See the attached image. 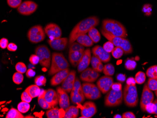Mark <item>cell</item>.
I'll list each match as a JSON object with an SVG mask.
<instances>
[{"label": "cell", "mask_w": 157, "mask_h": 118, "mask_svg": "<svg viewBox=\"0 0 157 118\" xmlns=\"http://www.w3.org/2000/svg\"><path fill=\"white\" fill-rule=\"evenodd\" d=\"M99 20L96 16H92L83 19L74 27L71 32L69 40V45L75 42L79 36L86 34L92 27L98 25Z\"/></svg>", "instance_id": "1"}, {"label": "cell", "mask_w": 157, "mask_h": 118, "mask_svg": "<svg viewBox=\"0 0 157 118\" xmlns=\"http://www.w3.org/2000/svg\"><path fill=\"white\" fill-rule=\"evenodd\" d=\"M102 29L115 36L126 38L128 33L125 26L116 20L106 19L102 22Z\"/></svg>", "instance_id": "2"}, {"label": "cell", "mask_w": 157, "mask_h": 118, "mask_svg": "<svg viewBox=\"0 0 157 118\" xmlns=\"http://www.w3.org/2000/svg\"><path fill=\"white\" fill-rule=\"evenodd\" d=\"M69 64L63 54L54 52L52 55L51 67L48 71L49 76L53 75L56 73L68 68Z\"/></svg>", "instance_id": "3"}, {"label": "cell", "mask_w": 157, "mask_h": 118, "mask_svg": "<svg viewBox=\"0 0 157 118\" xmlns=\"http://www.w3.org/2000/svg\"><path fill=\"white\" fill-rule=\"evenodd\" d=\"M101 33L103 36L109 41L113 44L115 47H119L123 49L125 54L132 53L133 52V48L130 41L124 38L121 37L115 36L112 34L106 32L104 30L101 29Z\"/></svg>", "instance_id": "4"}, {"label": "cell", "mask_w": 157, "mask_h": 118, "mask_svg": "<svg viewBox=\"0 0 157 118\" xmlns=\"http://www.w3.org/2000/svg\"><path fill=\"white\" fill-rule=\"evenodd\" d=\"M123 100L127 106L135 107L138 103V93L136 85L126 84L123 91Z\"/></svg>", "instance_id": "5"}, {"label": "cell", "mask_w": 157, "mask_h": 118, "mask_svg": "<svg viewBox=\"0 0 157 118\" xmlns=\"http://www.w3.org/2000/svg\"><path fill=\"white\" fill-rule=\"evenodd\" d=\"M123 100V95L122 90L116 91L111 89L106 95L105 105L107 107H115L121 105Z\"/></svg>", "instance_id": "6"}, {"label": "cell", "mask_w": 157, "mask_h": 118, "mask_svg": "<svg viewBox=\"0 0 157 118\" xmlns=\"http://www.w3.org/2000/svg\"><path fill=\"white\" fill-rule=\"evenodd\" d=\"M35 54L40 59V64L43 67L49 68L51 66V53L48 48L46 45H41L36 47L35 50Z\"/></svg>", "instance_id": "7"}, {"label": "cell", "mask_w": 157, "mask_h": 118, "mask_svg": "<svg viewBox=\"0 0 157 118\" xmlns=\"http://www.w3.org/2000/svg\"><path fill=\"white\" fill-rule=\"evenodd\" d=\"M45 32L42 26L34 25L29 30L27 37L30 42L33 44H37L43 41L45 38Z\"/></svg>", "instance_id": "8"}, {"label": "cell", "mask_w": 157, "mask_h": 118, "mask_svg": "<svg viewBox=\"0 0 157 118\" xmlns=\"http://www.w3.org/2000/svg\"><path fill=\"white\" fill-rule=\"evenodd\" d=\"M85 98L81 82L76 78L71 93V100L73 104H80L84 101Z\"/></svg>", "instance_id": "9"}, {"label": "cell", "mask_w": 157, "mask_h": 118, "mask_svg": "<svg viewBox=\"0 0 157 118\" xmlns=\"http://www.w3.org/2000/svg\"><path fill=\"white\" fill-rule=\"evenodd\" d=\"M83 91L86 98L97 100L101 97V92L98 86L90 82H86L82 85Z\"/></svg>", "instance_id": "10"}, {"label": "cell", "mask_w": 157, "mask_h": 118, "mask_svg": "<svg viewBox=\"0 0 157 118\" xmlns=\"http://www.w3.org/2000/svg\"><path fill=\"white\" fill-rule=\"evenodd\" d=\"M154 99V96L152 90L148 88L147 84H144L140 101V107L142 111L145 112L146 105L153 102Z\"/></svg>", "instance_id": "11"}, {"label": "cell", "mask_w": 157, "mask_h": 118, "mask_svg": "<svg viewBox=\"0 0 157 118\" xmlns=\"http://www.w3.org/2000/svg\"><path fill=\"white\" fill-rule=\"evenodd\" d=\"M38 8V4L32 1H26L21 3L17 8V11L21 15L29 16L35 12Z\"/></svg>", "instance_id": "12"}, {"label": "cell", "mask_w": 157, "mask_h": 118, "mask_svg": "<svg viewBox=\"0 0 157 118\" xmlns=\"http://www.w3.org/2000/svg\"><path fill=\"white\" fill-rule=\"evenodd\" d=\"M45 32L50 40L60 38L62 36L60 27L56 24H48L44 28Z\"/></svg>", "instance_id": "13"}, {"label": "cell", "mask_w": 157, "mask_h": 118, "mask_svg": "<svg viewBox=\"0 0 157 118\" xmlns=\"http://www.w3.org/2000/svg\"><path fill=\"white\" fill-rule=\"evenodd\" d=\"M113 83V80L110 76H104L101 77L97 82V86L103 94L110 91Z\"/></svg>", "instance_id": "14"}, {"label": "cell", "mask_w": 157, "mask_h": 118, "mask_svg": "<svg viewBox=\"0 0 157 118\" xmlns=\"http://www.w3.org/2000/svg\"><path fill=\"white\" fill-rule=\"evenodd\" d=\"M99 76L98 72L91 68H87L82 72L80 78L83 82L91 83L95 82Z\"/></svg>", "instance_id": "15"}, {"label": "cell", "mask_w": 157, "mask_h": 118, "mask_svg": "<svg viewBox=\"0 0 157 118\" xmlns=\"http://www.w3.org/2000/svg\"><path fill=\"white\" fill-rule=\"evenodd\" d=\"M97 112V107L95 103L88 101L84 103L81 110L82 116L84 118H90Z\"/></svg>", "instance_id": "16"}, {"label": "cell", "mask_w": 157, "mask_h": 118, "mask_svg": "<svg viewBox=\"0 0 157 118\" xmlns=\"http://www.w3.org/2000/svg\"><path fill=\"white\" fill-rule=\"evenodd\" d=\"M93 55L104 63H107L111 59L110 53L107 52L104 48L99 45L96 46L92 48Z\"/></svg>", "instance_id": "17"}, {"label": "cell", "mask_w": 157, "mask_h": 118, "mask_svg": "<svg viewBox=\"0 0 157 118\" xmlns=\"http://www.w3.org/2000/svg\"><path fill=\"white\" fill-rule=\"evenodd\" d=\"M48 44L52 49L56 51H63L65 50L69 43L67 38H60L54 40H48Z\"/></svg>", "instance_id": "18"}, {"label": "cell", "mask_w": 157, "mask_h": 118, "mask_svg": "<svg viewBox=\"0 0 157 118\" xmlns=\"http://www.w3.org/2000/svg\"><path fill=\"white\" fill-rule=\"evenodd\" d=\"M56 92L59 97V103L61 108L66 109L70 106L69 97L65 90L62 87L56 88Z\"/></svg>", "instance_id": "19"}, {"label": "cell", "mask_w": 157, "mask_h": 118, "mask_svg": "<svg viewBox=\"0 0 157 118\" xmlns=\"http://www.w3.org/2000/svg\"><path fill=\"white\" fill-rule=\"evenodd\" d=\"M76 79V72L72 70L70 72L67 77L62 83V88L67 93H70L75 84Z\"/></svg>", "instance_id": "20"}, {"label": "cell", "mask_w": 157, "mask_h": 118, "mask_svg": "<svg viewBox=\"0 0 157 118\" xmlns=\"http://www.w3.org/2000/svg\"><path fill=\"white\" fill-rule=\"evenodd\" d=\"M91 59V51L89 48L85 50L82 58L78 66V73H82L87 69L90 65Z\"/></svg>", "instance_id": "21"}, {"label": "cell", "mask_w": 157, "mask_h": 118, "mask_svg": "<svg viewBox=\"0 0 157 118\" xmlns=\"http://www.w3.org/2000/svg\"><path fill=\"white\" fill-rule=\"evenodd\" d=\"M70 72V71L69 69L68 68L62 70V71L56 73L51 79V85L53 86L59 85L67 77Z\"/></svg>", "instance_id": "22"}, {"label": "cell", "mask_w": 157, "mask_h": 118, "mask_svg": "<svg viewBox=\"0 0 157 118\" xmlns=\"http://www.w3.org/2000/svg\"><path fill=\"white\" fill-rule=\"evenodd\" d=\"M44 97L47 102L52 107H53L58 105L59 103V97L58 93L55 90L52 89L46 90Z\"/></svg>", "instance_id": "23"}, {"label": "cell", "mask_w": 157, "mask_h": 118, "mask_svg": "<svg viewBox=\"0 0 157 118\" xmlns=\"http://www.w3.org/2000/svg\"><path fill=\"white\" fill-rule=\"evenodd\" d=\"M85 50L78 51L69 52V60L72 66L76 67L80 63Z\"/></svg>", "instance_id": "24"}, {"label": "cell", "mask_w": 157, "mask_h": 118, "mask_svg": "<svg viewBox=\"0 0 157 118\" xmlns=\"http://www.w3.org/2000/svg\"><path fill=\"white\" fill-rule=\"evenodd\" d=\"M78 43L81 44L84 47H91L94 44V42L92 40L88 35L86 34H82L79 36L76 40Z\"/></svg>", "instance_id": "25"}, {"label": "cell", "mask_w": 157, "mask_h": 118, "mask_svg": "<svg viewBox=\"0 0 157 118\" xmlns=\"http://www.w3.org/2000/svg\"><path fill=\"white\" fill-rule=\"evenodd\" d=\"M46 90L41 89L40 95L38 98V102L40 106L44 109H49L52 108L45 99L44 95L45 93Z\"/></svg>", "instance_id": "26"}, {"label": "cell", "mask_w": 157, "mask_h": 118, "mask_svg": "<svg viewBox=\"0 0 157 118\" xmlns=\"http://www.w3.org/2000/svg\"><path fill=\"white\" fill-rule=\"evenodd\" d=\"M79 111L77 107L69 106L65 110V118H76L78 117Z\"/></svg>", "instance_id": "27"}, {"label": "cell", "mask_w": 157, "mask_h": 118, "mask_svg": "<svg viewBox=\"0 0 157 118\" xmlns=\"http://www.w3.org/2000/svg\"><path fill=\"white\" fill-rule=\"evenodd\" d=\"M40 88L39 86L36 85H32L28 86L25 89L28 94L32 97L33 98H35L36 97H38L39 95L40 94Z\"/></svg>", "instance_id": "28"}, {"label": "cell", "mask_w": 157, "mask_h": 118, "mask_svg": "<svg viewBox=\"0 0 157 118\" xmlns=\"http://www.w3.org/2000/svg\"><path fill=\"white\" fill-rule=\"evenodd\" d=\"M88 36L91 39L94 43H98L101 40V35L98 31L95 28L92 27L88 32Z\"/></svg>", "instance_id": "29"}, {"label": "cell", "mask_w": 157, "mask_h": 118, "mask_svg": "<svg viewBox=\"0 0 157 118\" xmlns=\"http://www.w3.org/2000/svg\"><path fill=\"white\" fill-rule=\"evenodd\" d=\"M18 111L15 108H12L10 110L7 115L6 118H24V116Z\"/></svg>", "instance_id": "30"}, {"label": "cell", "mask_w": 157, "mask_h": 118, "mask_svg": "<svg viewBox=\"0 0 157 118\" xmlns=\"http://www.w3.org/2000/svg\"><path fill=\"white\" fill-rule=\"evenodd\" d=\"M47 117L48 118H60L59 109L57 107L51 108L46 112Z\"/></svg>", "instance_id": "31"}, {"label": "cell", "mask_w": 157, "mask_h": 118, "mask_svg": "<svg viewBox=\"0 0 157 118\" xmlns=\"http://www.w3.org/2000/svg\"><path fill=\"white\" fill-rule=\"evenodd\" d=\"M30 108V105L29 103L24 102V101L20 102L17 105V110L22 113L27 112L29 110Z\"/></svg>", "instance_id": "32"}, {"label": "cell", "mask_w": 157, "mask_h": 118, "mask_svg": "<svg viewBox=\"0 0 157 118\" xmlns=\"http://www.w3.org/2000/svg\"><path fill=\"white\" fill-rule=\"evenodd\" d=\"M146 74L149 78L157 79V65L149 67L146 71Z\"/></svg>", "instance_id": "33"}, {"label": "cell", "mask_w": 157, "mask_h": 118, "mask_svg": "<svg viewBox=\"0 0 157 118\" xmlns=\"http://www.w3.org/2000/svg\"><path fill=\"white\" fill-rule=\"evenodd\" d=\"M103 72L105 75L111 76H113L114 74L115 68L112 64H107L104 67Z\"/></svg>", "instance_id": "34"}, {"label": "cell", "mask_w": 157, "mask_h": 118, "mask_svg": "<svg viewBox=\"0 0 157 118\" xmlns=\"http://www.w3.org/2000/svg\"><path fill=\"white\" fill-rule=\"evenodd\" d=\"M135 79L137 84H143L146 80V74L144 72L139 71L136 74Z\"/></svg>", "instance_id": "35"}, {"label": "cell", "mask_w": 157, "mask_h": 118, "mask_svg": "<svg viewBox=\"0 0 157 118\" xmlns=\"http://www.w3.org/2000/svg\"><path fill=\"white\" fill-rule=\"evenodd\" d=\"M112 55L115 59H119L124 54V51L121 48L115 47L112 52Z\"/></svg>", "instance_id": "36"}, {"label": "cell", "mask_w": 157, "mask_h": 118, "mask_svg": "<svg viewBox=\"0 0 157 118\" xmlns=\"http://www.w3.org/2000/svg\"><path fill=\"white\" fill-rule=\"evenodd\" d=\"M82 50H85L83 46L82 45L78 42L77 43L74 42L70 45L69 52L78 51H82Z\"/></svg>", "instance_id": "37"}, {"label": "cell", "mask_w": 157, "mask_h": 118, "mask_svg": "<svg viewBox=\"0 0 157 118\" xmlns=\"http://www.w3.org/2000/svg\"><path fill=\"white\" fill-rule=\"evenodd\" d=\"M136 62L132 59H127L125 61V67L128 70H134L136 67Z\"/></svg>", "instance_id": "38"}, {"label": "cell", "mask_w": 157, "mask_h": 118, "mask_svg": "<svg viewBox=\"0 0 157 118\" xmlns=\"http://www.w3.org/2000/svg\"><path fill=\"white\" fill-rule=\"evenodd\" d=\"M13 82L15 84H21L22 82L24 80L23 75L21 73L17 72L13 74V77H12Z\"/></svg>", "instance_id": "39"}, {"label": "cell", "mask_w": 157, "mask_h": 118, "mask_svg": "<svg viewBox=\"0 0 157 118\" xmlns=\"http://www.w3.org/2000/svg\"><path fill=\"white\" fill-rule=\"evenodd\" d=\"M148 88L152 91H156L157 90V79L149 78L147 83Z\"/></svg>", "instance_id": "40"}, {"label": "cell", "mask_w": 157, "mask_h": 118, "mask_svg": "<svg viewBox=\"0 0 157 118\" xmlns=\"http://www.w3.org/2000/svg\"><path fill=\"white\" fill-rule=\"evenodd\" d=\"M46 82V78L43 75L37 76L34 79V82L35 84L39 87L45 85Z\"/></svg>", "instance_id": "41"}, {"label": "cell", "mask_w": 157, "mask_h": 118, "mask_svg": "<svg viewBox=\"0 0 157 118\" xmlns=\"http://www.w3.org/2000/svg\"><path fill=\"white\" fill-rule=\"evenodd\" d=\"M16 70L21 74H24L27 71V67L25 64L23 62H18L15 66Z\"/></svg>", "instance_id": "42"}, {"label": "cell", "mask_w": 157, "mask_h": 118, "mask_svg": "<svg viewBox=\"0 0 157 118\" xmlns=\"http://www.w3.org/2000/svg\"><path fill=\"white\" fill-rule=\"evenodd\" d=\"M9 6L12 8H18L21 5L22 0H7Z\"/></svg>", "instance_id": "43"}, {"label": "cell", "mask_w": 157, "mask_h": 118, "mask_svg": "<svg viewBox=\"0 0 157 118\" xmlns=\"http://www.w3.org/2000/svg\"><path fill=\"white\" fill-rule=\"evenodd\" d=\"M101 62L102 61L99 59H98L97 57H95V55H93L91 57V64L92 68L97 71L98 66Z\"/></svg>", "instance_id": "44"}, {"label": "cell", "mask_w": 157, "mask_h": 118, "mask_svg": "<svg viewBox=\"0 0 157 118\" xmlns=\"http://www.w3.org/2000/svg\"><path fill=\"white\" fill-rule=\"evenodd\" d=\"M156 105L153 103V102H152V103L148 104L146 105V107H145V112H147L151 113V114H154L155 111H156Z\"/></svg>", "instance_id": "45"}, {"label": "cell", "mask_w": 157, "mask_h": 118, "mask_svg": "<svg viewBox=\"0 0 157 118\" xmlns=\"http://www.w3.org/2000/svg\"><path fill=\"white\" fill-rule=\"evenodd\" d=\"M21 99L22 101L30 103L31 102L33 98L25 90L21 94Z\"/></svg>", "instance_id": "46"}, {"label": "cell", "mask_w": 157, "mask_h": 118, "mask_svg": "<svg viewBox=\"0 0 157 118\" xmlns=\"http://www.w3.org/2000/svg\"><path fill=\"white\" fill-rule=\"evenodd\" d=\"M114 45L113 43H111V41H107L106 43H105L103 45V47L104 49L108 52H112L114 48Z\"/></svg>", "instance_id": "47"}, {"label": "cell", "mask_w": 157, "mask_h": 118, "mask_svg": "<svg viewBox=\"0 0 157 118\" xmlns=\"http://www.w3.org/2000/svg\"><path fill=\"white\" fill-rule=\"evenodd\" d=\"M29 61L32 65H36L40 62V59L37 55H32L29 58Z\"/></svg>", "instance_id": "48"}, {"label": "cell", "mask_w": 157, "mask_h": 118, "mask_svg": "<svg viewBox=\"0 0 157 118\" xmlns=\"http://www.w3.org/2000/svg\"><path fill=\"white\" fill-rule=\"evenodd\" d=\"M9 44L8 40L5 38H2L0 40V47L2 49H5L7 48Z\"/></svg>", "instance_id": "49"}, {"label": "cell", "mask_w": 157, "mask_h": 118, "mask_svg": "<svg viewBox=\"0 0 157 118\" xmlns=\"http://www.w3.org/2000/svg\"><path fill=\"white\" fill-rule=\"evenodd\" d=\"M143 11L144 13H145V15L147 16L150 15L151 14V7L150 5H144L143 9Z\"/></svg>", "instance_id": "50"}, {"label": "cell", "mask_w": 157, "mask_h": 118, "mask_svg": "<svg viewBox=\"0 0 157 118\" xmlns=\"http://www.w3.org/2000/svg\"><path fill=\"white\" fill-rule=\"evenodd\" d=\"M111 89L116 91L122 90V85L120 83H113Z\"/></svg>", "instance_id": "51"}, {"label": "cell", "mask_w": 157, "mask_h": 118, "mask_svg": "<svg viewBox=\"0 0 157 118\" xmlns=\"http://www.w3.org/2000/svg\"><path fill=\"white\" fill-rule=\"evenodd\" d=\"M122 118H136V116L133 112H124L122 114Z\"/></svg>", "instance_id": "52"}, {"label": "cell", "mask_w": 157, "mask_h": 118, "mask_svg": "<svg viewBox=\"0 0 157 118\" xmlns=\"http://www.w3.org/2000/svg\"><path fill=\"white\" fill-rule=\"evenodd\" d=\"M7 48L10 51H16L17 50V46L14 43H10L7 47Z\"/></svg>", "instance_id": "53"}, {"label": "cell", "mask_w": 157, "mask_h": 118, "mask_svg": "<svg viewBox=\"0 0 157 118\" xmlns=\"http://www.w3.org/2000/svg\"><path fill=\"white\" fill-rule=\"evenodd\" d=\"M35 74L36 73L33 69L31 68L29 69L26 72V77L28 78H32L35 75Z\"/></svg>", "instance_id": "54"}, {"label": "cell", "mask_w": 157, "mask_h": 118, "mask_svg": "<svg viewBox=\"0 0 157 118\" xmlns=\"http://www.w3.org/2000/svg\"><path fill=\"white\" fill-rule=\"evenodd\" d=\"M126 83L127 85H136V83L135 78L131 77L127 79V81H126Z\"/></svg>", "instance_id": "55"}, {"label": "cell", "mask_w": 157, "mask_h": 118, "mask_svg": "<svg viewBox=\"0 0 157 118\" xmlns=\"http://www.w3.org/2000/svg\"><path fill=\"white\" fill-rule=\"evenodd\" d=\"M117 79L119 82H123L126 80V76L123 74H119L117 75Z\"/></svg>", "instance_id": "56"}, {"label": "cell", "mask_w": 157, "mask_h": 118, "mask_svg": "<svg viewBox=\"0 0 157 118\" xmlns=\"http://www.w3.org/2000/svg\"><path fill=\"white\" fill-rule=\"evenodd\" d=\"M104 67L103 66V64H102V62H100L98 66V68H97V71L98 73L99 72H102L103 71V69H104Z\"/></svg>", "instance_id": "57"}, {"label": "cell", "mask_w": 157, "mask_h": 118, "mask_svg": "<svg viewBox=\"0 0 157 118\" xmlns=\"http://www.w3.org/2000/svg\"><path fill=\"white\" fill-rule=\"evenodd\" d=\"M60 118H64L65 115V111L63 109H59Z\"/></svg>", "instance_id": "58"}, {"label": "cell", "mask_w": 157, "mask_h": 118, "mask_svg": "<svg viewBox=\"0 0 157 118\" xmlns=\"http://www.w3.org/2000/svg\"><path fill=\"white\" fill-rule=\"evenodd\" d=\"M153 103L155 104V105L156 106V111H155V112H154V114H156L157 115V99H156L155 101H153Z\"/></svg>", "instance_id": "59"}, {"label": "cell", "mask_w": 157, "mask_h": 118, "mask_svg": "<svg viewBox=\"0 0 157 118\" xmlns=\"http://www.w3.org/2000/svg\"><path fill=\"white\" fill-rule=\"evenodd\" d=\"M113 118H122V116H121V115L119 114H116V115L114 116Z\"/></svg>", "instance_id": "60"}, {"label": "cell", "mask_w": 157, "mask_h": 118, "mask_svg": "<svg viewBox=\"0 0 157 118\" xmlns=\"http://www.w3.org/2000/svg\"><path fill=\"white\" fill-rule=\"evenodd\" d=\"M155 94H156V96L157 97V90H156V91H155Z\"/></svg>", "instance_id": "61"}]
</instances>
